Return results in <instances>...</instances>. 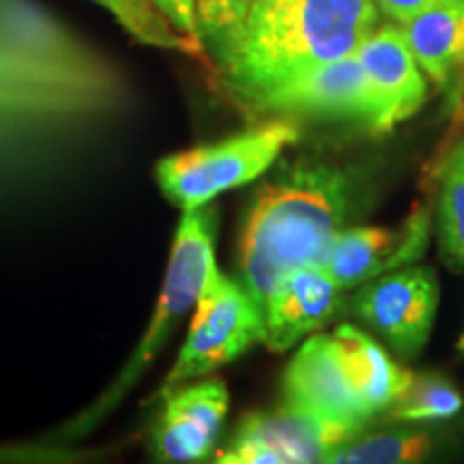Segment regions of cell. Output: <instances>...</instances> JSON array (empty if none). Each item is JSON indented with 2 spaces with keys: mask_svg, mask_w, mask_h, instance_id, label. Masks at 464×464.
Segmentation results:
<instances>
[{
  "mask_svg": "<svg viewBox=\"0 0 464 464\" xmlns=\"http://www.w3.org/2000/svg\"><path fill=\"white\" fill-rule=\"evenodd\" d=\"M376 22L374 0H254L213 52L228 89L246 103L288 75L357 54Z\"/></svg>",
  "mask_w": 464,
  "mask_h": 464,
  "instance_id": "1",
  "label": "cell"
},
{
  "mask_svg": "<svg viewBox=\"0 0 464 464\" xmlns=\"http://www.w3.org/2000/svg\"><path fill=\"white\" fill-rule=\"evenodd\" d=\"M346 174L297 164L256 191L239 237L243 286L265 314L274 288L290 271L323 265L348 216Z\"/></svg>",
  "mask_w": 464,
  "mask_h": 464,
  "instance_id": "2",
  "label": "cell"
},
{
  "mask_svg": "<svg viewBox=\"0 0 464 464\" xmlns=\"http://www.w3.org/2000/svg\"><path fill=\"white\" fill-rule=\"evenodd\" d=\"M213 246H216V211L207 207L196 208V211H183L150 327L144 332L130 362L123 365L112 385L103 392V396L95 404L69 423L61 432V440L80 439L91 432L103 417L112 413L121 400L140 381L144 370L160 355L161 346L170 338L174 327L183 321V316H188L191 307H196L208 269L216 265Z\"/></svg>",
  "mask_w": 464,
  "mask_h": 464,
  "instance_id": "3",
  "label": "cell"
},
{
  "mask_svg": "<svg viewBox=\"0 0 464 464\" xmlns=\"http://www.w3.org/2000/svg\"><path fill=\"white\" fill-rule=\"evenodd\" d=\"M297 140L299 127L293 121H266L228 140L168 155L155 166V177L172 205L196 211L224 191L252 183Z\"/></svg>",
  "mask_w": 464,
  "mask_h": 464,
  "instance_id": "4",
  "label": "cell"
},
{
  "mask_svg": "<svg viewBox=\"0 0 464 464\" xmlns=\"http://www.w3.org/2000/svg\"><path fill=\"white\" fill-rule=\"evenodd\" d=\"M263 310L254 304L246 286L232 282L213 265L196 301L188 340L158 396H170L179 387L235 362L249 346L263 342Z\"/></svg>",
  "mask_w": 464,
  "mask_h": 464,
  "instance_id": "5",
  "label": "cell"
},
{
  "mask_svg": "<svg viewBox=\"0 0 464 464\" xmlns=\"http://www.w3.org/2000/svg\"><path fill=\"white\" fill-rule=\"evenodd\" d=\"M359 430L284 404L276 413H254L243 420L228 448L218 451L224 464H297L327 462L351 443Z\"/></svg>",
  "mask_w": 464,
  "mask_h": 464,
  "instance_id": "6",
  "label": "cell"
},
{
  "mask_svg": "<svg viewBox=\"0 0 464 464\" xmlns=\"http://www.w3.org/2000/svg\"><path fill=\"white\" fill-rule=\"evenodd\" d=\"M246 106L258 114L362 121L365 127L372 119L368 80L357 54L288 75L254 95Z\"/></svg>",
  "mask_w": 464,
  "mask_h": 464,
  "instance_id": "7",
  "label": "cell"
},
{
  "mask_svg": "<svg viewBox=\"0 0 464 464\" xmlns=\"http://www.w3.org/2000/svg\"><path fill=\"white\" fill-rule=\"evenodd\" d=\"M439 305V284L430 269L402 271L365 282L355 297V310L402 357H415L430 338Z\"/></svg>",
  "mask_w": 464,
  "mask_h": 464,
  "instance_id": "8",
  "label": "cell"
},
{
  "mask_svg": "<svg viewBox=\"0 0 464 464\" xmlns=\"http://www.w3.org/2000/svg\"><path fill=\"white\" fill-rule=\"evenodd\" d=\"M284 404L353 430L372 417L348 379L335 335H314L299 348L284 376Z\"/></svg>",
  "mask_w": 464,
  "mask_h": 464,
  "instance_id": "9",
  "label": "cell"
},
{
  "mask_svg": "<svg viewBox=\"0 0 464 464\" xmlns=\"http://www.w3.org/2000/svg\"><path fill=\"white\" fill-rule=\"evenodd\" d=\"M357 58L372 102L370 131L387 133L420 112L428 95L426 80L402 28L382 26L372 31L357 50Z\"/></svg>",
  "mask_w": 464,
  "mask_h": 464,
  "instance_id": "10",
  "label": "cell"
},
{
  "mask_svg": "<svg viewBox=\"0 0 464 464\" xmlns=\"http://www.w3.org/2000/svg\"><path fill=\"white\" fill-rule=\"evenodd\" d=\"M164 413L153 428V450L166 462H198L213 451L228 413V390L222 379L183 385L166 396Z\"/></svg>",
  "mask_w": 464,
  "mask_h": 464,
  "instance_id": "11",
  "label": "cell"
},
{
  "mask_svg": "<svg viewBox=\"0 0 464 464\" xmlns=\"http://www.w3.org/2000/svg\"><path fill=\"white\" fill-rule=\"evenodd\" d=\"M428 243V216L415 213L402 230L362 226L342 230L329 247L323 266L344 290L411 265Z\"/></svg>",
  "mask_w": 464,
  "mask_h": 464,
  "instance_id": "12",
  "label": "cell"
},
{
  "mask_svg": "<svg viewBox=\"0 0 464 464\" xmlns=\"http://www.w3.org/2000/svg\"><path fill=\"white\" fill-rule=\"evenodd\" d=\"M340 290L323 265L290 271L266 299L265 344L274 353H284L304 335L321 329L338 310Z\"/></svg>",
  "mask_w": 464,
  "mask_h": 464,
  "instance_id": "13",
  "label": "cell"
},
{
  "mask_svg": "<svg viewBox=\"0 0 464 464\" xmlns=\"http://www.w3.org/2000/svg\"><path fill=\"white\" fill-rule=\"evenodd\" d=\"M348 379L370 415L392 409L413 382V374L400 368L376 342L351 324L335 329Z\"/></svg>",
  "mask_w": 464,
  "mask_h": 464,
  "instance_id": "14",
  "label": "cell"
},
{
  "mask_svg": "<svg viewBox=\"0 0 464 464\" xmlns=\"http://www.w3.org/2000/svg\"><path fill=\"white\" fill-rule=\"evenodd\" d=\"M402 31L421 72L439 89L464 72V0L423 11L404 22Z\"/></svg>",
  "mask_w": 464,
  "mask_h": 464,
  "instance_id": "15",
  "label": "cell"
},
{
  "mask_svg": "<svg viewBox=\"0 0 464 464\" xmlns=\"http://www.w3.org/2000/svg\"><path fill=\"white\" fill-rule=\"evenodd\" d=\"M103 9L114 15V20L131 34L136 42L150 48L183 52L189 56L205 54L202 39L189 37L179 31L168 17L161 14L153 0H95Z\"/></svg>",
  "mask_w": 464,
  "mask_h": 464,
  "instance_id": "16",
  "label": "cell"
},
{
  "mask_svg": "<svg viewBox=\"0 0 464 464\" xmlns=\"http://www.w3.org/2000/svg\"><path fill=\"white\" fill-rule=\"evenodd\" d=\"M432 450V439L423 432H392L346 443L335 450L327 462L402 464L420 462Z\"/></svg>",
  "mask_w": 464,
  "mask_h": 464,
  "instance_id": "17",
  "label": "cell"
},
{
  "mask_svg": "<svg viewBox=\"0 0 464 464\" xmlns=\"http://www.w3.org/2000/svg\"><path fill=\"white\" fill-rule=\"evenodd\" d=\"M439 230L443 252L464 266V140L451 150L443 168Z\"/></svg>",
  "mask_w": 464,
  "mask_h": 464,
  "instance_id": "18",
  "label": "cell"
},
{
  "mask_svg": "<svg viewBox=\"0 0 464 464\" xmlns=\"http://www.w3.org/2000/svg\"><path fill=\"white\" fill-rule=\"evenodd\" d=\"M462 409L460 393L454 385L439 374L413 376L409 390L392 406L393 420L404 421H430L450 420Z\"/></svg>",
  "mask_w": 464,
  "mask_h": 464,
  "instance_id": "19",
  "label": "cell"
},
{
  "mask_svg": "<svg viewBox=\"0 0 464 464\" xmlns=\"http://www.w3.org/2000/svg\"><path fill=\"white\" fill-rule=\"evenodd\" d=\"M254 0H196L200 39L213 50L243 24Z\"/></svg>",
  "mask_w": 464,
  "mask_h": 464,
  "instance_id": "20",
  "label": "cell"
},
{
  "mask_svg": "<svg viewBox=\"0 0 464 464\" xmlns=\"http://www.w3.org/2000/svg\"><path fill=\"white\" fill-rule=\"evenodd\" d=\"M153 3L179 31L200 39L198 22H196V0H153Z\"/></svg>",
  "mask_w": 464,
  "mask_h": 464,
  "instance_id": "21",
  "label": "cell"
},
{
  "mask_svg": "<svg viewBox=\"0 0 464 464\" xmlns=\"http://www.w3.org/2000/svg\"><path fill=\"white\" fill-rule=\"evenodd\" d=\"M374 3L387 17L404 24V22L413 20L415 15L423 14V11L440 7V5L460 3V0H374Z\"/></svg>",
  "mask_w": 464,
  "mask_h": 464,
  "instance_id": "22",
  "label": "cell"
},
{
  "mask_svg": "<svg viewBox=\"0 0 464 464\" xmlns=\"http://www.w3.org/2000/svg\"><path fill=\"white\" fill-rule=\"evenodd\" d=\"M460 348H462V351H464V338L460 340Z\"/></svg>",
  "mask_w": 464,
  "mask_h": 464,
  "instance_id": "23",
  "label": "cell"
}]
</instances>
